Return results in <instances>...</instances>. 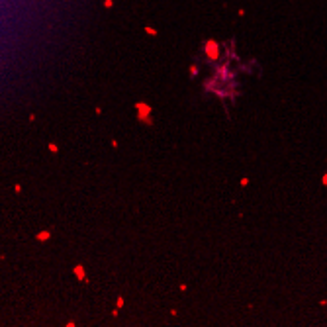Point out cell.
I'll use <instances>...</instances> for the list:
<instances>
[{
    "mask_svg": "<svg viewBox=\"0 0 327 327\" xmlns=\"http://www.w3.org/2000/svg\"><path fill=\"white\" fill-rule=\"evenodd\" d=\"M137 112H139V119H147V114L151 112V108L145 104H137Z\"/></svg>",
    "mask_w": 327,
    "mask_h": 327,
    "instance_id": "6da1fadb",
    "label": "cell"
},
{
    "mask_svg": "<svg viewBox=\"0 0 327 327\" xmlns=\"http://www.w3.org/2000/svg\"><path fill=\"white\" fill-rule=\"evenodd\" d=\"M74 274H77L80 280H84V268H82L80 264H77V267H74Z\"/></svg>",
    "mask_w": 327,
    "mask_h": 327,
    "instance_id": "7a4b0ae2",
    "label": "cell"
},
{
    "mask_svg": "<svg viewBox=\"0 0 327 327\" xmlns=\"http://www.w3.org/2000/svg\"><path fill=\"white\" fill-rule=\"evenodd\" d=\"M37 239H39V241H45V239H49V231H41V233L37 235Z\"/></svg>",
    "mask_w": 327,
    "mask_h": 327,
    "instance_id": "3957f363",
    "label": "cell"
},
{
    "mask_svg": "<svg viewBox=\"0 0 327 327\" xmlns=\"http://www.w3.org/2000/svg\"><path fill=\"white\" fill-rule=\"evenodd\" d=\"M208 53H210L212 57H216V45H214V43H210V45H208Z\"/></svg>",
    "mask_w": 327,
    "mask_h": 327,
    "instance_id": "277c9868",
    "label": "cell"
},
{
    "mask_svg": "<svg viewBox=\"0 0 327 327\" xmlns=\"http://www.w3.org/2000/svg\"><path fill=\"white\" fill-rule=\"evenodd\" d=\"M249 184V178H241V186H247Z\"/></svg>",
    "mask_w": 327,
    "mask_h": 327,
    "instance_id": "5b68a950",
    "label": "cell"
},
{
    "mask_svg": "<svg viewBox=\"0 0 327 327\" xmlns=\"http://www.w3.org/2000/svg\"><path fill=\"white\" fill-rule=\"evenodd\" d=\"M321 180H323V184L327 186V175H323V178H321Z\"/></svg>",
    "mask_w": 327,
    "mask_h": 327,
    "instance_id": "8992f818",
    "label": "cell"
}]
</instances>
